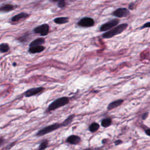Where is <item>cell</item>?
I'll use <instances>...</instances> for the list:
<instances>
[{
    "label": "cell",
    "mask_w": 150,
    "mask_h": 150,
    "mask_svg": "<svg viewBox=\"0 0 150 150\" xmlns=\"http://www.w3.org/2000/svg\"><path fill=\"white\" fill-rule=\"evenodd\" d=\"M128 27L127 24H123L118 26L115 27L114 28H112L111 29L106 32L104 34H103L102 36L103 38L109 39L114 37L117 35H119L123 32Z\"/></svg>",
    "instance_id": "6da1fadb"
},
{
    "label": "cell",
    "mask_w": 150,
    "mask_h": 150,
    "mask_svg": "<svg viewBox=\"0 0 150 150\" xmlns=\"http://www.w3.org/2000/svg\"><path fill=\"white\" fill-rule=\"evenodd\" d=\"M69 102V99L67 97H62L59 98L53 102L48 107V110L52 111L57 109L67 104Z\"/></svg>",
    "instance_id": "7a4b0ae2"
},
{
    "label": "cell",
    "mask_w": 150,
    "mask_h": 150,
    "mask_svg": "<svg viewBox=\"0 0 150 150\" xmlns=\"http://www.w3.org/2000/svg\"><path fill=\"white\" fill-rule=\"evenodd\" d=\"M62 127V124L59 123H55L53 124H51L50 125H48L42 129L40 130L36 134V136L41 137L45 134H49Z\"/></svg>",
    "instance_id": "3957f363"
},
{
    "label": "cell",
    "mask_w": 150,
    "mask_h": 150,
    "mask_svg": "<svg viewBox=\"0 0 150 150\" xmlns=\"http://www.w3.org/2000/svg\"><path fill=\"white\" fill-rule=\"evenodd\" d=\"M119 20L118 19H114L111 21H109V22L105 23L104 24L102 25L100 28V31L104 32V31H108L112 28H114L116 26H117L119 24Z\"/></svg>",
    "instance_id": "277c9868"
},
{
    "label": "cell",
    "mask_w": 150,
    "mask_h": 150,
    "mask_svg": "<svg viewBox=\"0 0 150 150\" xmlns=\"http://www.w3.org/2000/svg\"><path fill=\"white\" fill-rule=\"evenodd\" d=\"M78 25L81 27L89 28L93 27L95 25V21L92 18L85 17L79 21Z\"/></svg>",
    "instance_id": "5b68a950"
},
{
    "label": "cell",
    "mask_w": 150,
    "mask_h": 150,
    "mask_svg": "<svg viewBox=\"0 0 150 150\" xmlns=\"http://www.w3.org/2000/svg\"><path fill=\"white\" fill-rule=\"evenodd\" d=\"M49 31V27L48 24H43L36 27L34 29V32L35 34H39L41 36H46L48 34Z\"/></svg>",
    "instance_id": "8992f818"
},
{
    "label": "cell",
    "mask_w": 150,
    "mask_h": 150,
    "mask_svg": "<svg viewBox=\"0 0 150 150\" xmlns=\"http://www.w3.org/2000/svg\"><path fill=\"white\" fill-rule=\"evenodd\" d=\"M113 15L118 18H123V17H127L130 15L129 11L124 8H120L115 10L113 13Z\"/></svg>",
    "instance_id": "52a82bcc"
},
{
    "label": "cell",
    "mask_w": 150,
    "mask_h": 150,
    "mask_svg": "<svg viewBox=\"0 0 150 150\" xmlns=\"http://www.w3.org/2000/svg\"><path fill=\"white\" fill-rule=\"evenodd\" d=\"M44 88L42 87H39V88H32L28 90H27L25 93V97H31L33 96H35L38 94L41 93L44 90Z\"/></svg>",
    "instance_id": "ba28073f"
},
{
    "label": "cell",
    "mask_w": 150,
    "mask_h": 150,
    "mask_svg": "<svg viewBox=\"0 0 150 150\" xmlns=\"http://www.w3.org/2000/svg\"><path fill=\"white\" fill-rule=\"evenodd\" d=\"M66 141L69 144L76 145L81 142V138L77 135H71L67 138Z\"/></svg>",
    "instance_id": "9c48e42d"
},
{
    "label": "cell",
    "mask_w": 150,
    "mask_h": 150,
    "mask_svg": "<svg viewBox=\"0 0 150 150\" xmlns=\"http://www.w3.org/2000/svg\"><path fill=\"white\" fill-rule=\"evenodd\" d=\"M29 16V14H26L25 13H21L20 14H18L15 16H14L12 19L11 21L13 22H18L19 21L22 20V19H25L27 17H28Z\"/></svg>",
    "instance_id": "30bf717a"
},
{
    "label": "cell",
    "mask_w": 150,
    "mask_h": 150,
    "mask_svg": "<svg viewBox=\"0 0 150 150\" xmlns=\"http://www.w3.org/2000/svg\"><path fill=\"white\" fill-rule=\"evenodd\" d=\"M45 47L42 45H40V46H32V47H30L29 49V52L31 53H40L42 51L44 50L45 49Z\"/></svg>",
    "instance_id": "8fae6325"
},
{
    "label": "cell",
    "mask_w": 150,
    "mask_h": 150,
    "mask_svg": "<svg viewBox=\"0 0 150 150\" xmlns=\"http://www.w3.org/2000/svg\"><path fill=\"white\" fill-rule=\"evenodd\" d=\"M124 100H116L113 102H111L110 104H109V105L108 106V107H107V109L108 110H113L118 106H120V105L122 104V103H123Z\"/></svg>",
    "instance_id": "7c38bea8"
},
{
    "label": "cell",
    "mask_w": 150,
    "mask_h": 150,
    "mask_svg": "<svg viewBox=\"0 0 150 150\" xmlns=\"http://www.w3.org/2000/svg\"><path fill=\"white\" fill-rule=\"evenodd\" d=\"M15 9V7L11 4H6L0 7V11L1 12H10Z\"/></svg>",
    "instance_id": "4fadbf2b"
},
{
    "label": "cell",
    "mask_w": 150,
    "mask_h": 150,
    "mask_svg": "<svg viewBox=\"0 0 150 150\" xmlns=\"http://www.w3.org/2000/svg\"><path fill=\"white\" fill-rule=\"evenodd\" d=\"M45 41L44 38H38L34 41H32L30 45H29V48L32 47V46H40L45 43Z\"/></svg>",
    "instance_id": "5bb4252c"
},
{
    "label": "cell",
    "mask_w": 150,
    "mask_h": 150,
    "mask_svg": "<svg viewBox=\"0 0 150 150\" xmlns=\"http://www.w3.org/2000/svg\"><path fill=\"white\" fill-rule=\"evenodd\" d=\"M54 22L57 24H63L69 22V18L67 17H58L54 20Z\"/></svg>",
    "instance_id": "9a60e30c"
},
{
    "label": "cell",
    "mask_w": 150,
    "mask_h": 150,
    "mask_svg": "<svg viewBox=\"0 0 150 150\" xmlns=\"http://www.w3.org/2000/svg\"><path fill=\"white\" fill-rule=\"evenodd\" d=\"M74 117V115L73 114V115H71L70 116H69L62 124V126H63V127H66L67 125H69L73 121V118Z\"/></svg>",
    "instance_id": "2e32d148"
},
{
    "label": "cell",
    "mask_w": 150,
    "mask_h": 150,
    "mask_svg": "<svg viewBox=\"0 0 150 150\" xmlns=\"http://www.w3.org/2000/svg\"><path fill=\"white\" fill-rule=\"evenodd\" d=\"M10 50V46L7 43H1L0 44V52L6 53Z\"/></svg>",
    "instance_id": "e0dca14e"
},
{
    "label": "cell",
    "mask_w": 150,
    "mask_h": 150,
    "mask_svg": "<svg viewBox=\"0 0 150 150\" xmlns=\"http://www.w3.org/2000/svg\"><path fill=\"white\" fill-rule=\"evenodd\" d=\"M100 126L99 125L97 124V123H94L93 124H92L90 127H89V130L91 131V132H95L96 131H97L99 128Z\"/></svg>",
    "instance_id": "ac0fdd59"
},
{
    "label": "cell",
    "mask_w": 150,
    "mask_h": 150,
    "mask_svg": "<svg viewBox=\"0 0 150 150\" xmlns=\"http://www.w3.org/2000/svg\"><path fill=\"white\" fill-rule=\"evenodd\" d=\"M111 124V120L110 118H106L102 121V125L103 127H107Z\"/></svg>",
    "instance_id": "d6986e66"
},
{
    "label": "cell",
    "mask_w": 150,
    "mask_h": 150,
    "mask_svg": "<svg viewBox=\"0 0 150 150\" xmlns=\"http://www.w3.org/2000/svg\"><path fill=\"white\" fill-rule=\"evenodd\" d=\"M48 145V140H45L44 141L42 142L41 144L39 146V150H45Z\"/></svg>",
    "instance_id": "ffe728a7"
},
{
    "label": "cell",
    "mask_w": 150,
    "mask_h": 150,
    "mask_svg": "<svg viewBox=\"0 0 150 150\" xmlns=\"http://www.w3.org/2000/svg\"><path fill=\"white\" fill-rule=\"evenodd\" d=\"M57 6H58V7L59 8H64L65 7V6H66V3H65V1L59 2V3H57Z\"/></svg>",
    "instance_id": "44dd1931"
},
{
    "label": "cell",
    "mask_w": 150,
    "mask_h": 150,
    "mask_svg": "<svg viewBox=\"0 0 150 150\" xmlns=\"http://www.w3.org/2000/svg\"><path fill=\"white\" fill-rule=\"evenodd\" d=\"M150 28V22H147V23L145 24L144 25H143L141 27V29H144V28Z\"/></svg>",
    "instance_id": "7402d4cb"
},
{
    "label": "cell",
    "mask_w": 150,
    "mask_h": 150,
    "mask_svg": "<svg viewBox=\"0 0 150 150\" xmlns=\"http://www.w3.org/2000/svg\"><path fill=\"white\" fill-rule=\"evenodd\" d=\"M15 144H16V142H14L10 144V145H8L7 146V147L6 148V150H8L9 149H11L12 147H13V146L15 145Z\"/></svg>",
    "instance_id": "603a6c76"
},
{
    "label": "cell",
    "mask_w": 150,
    "mask_h": 150,
    "mask_svg": "<svg viewBox=\"0 0 150 150\" xmlns=\"http://www.w3.org/2000/svg\"><path fill=\"white\" fill-rule=\"evenodd\" d=\"M135 4L134 3H131V4H130V5L128 6V8H129V9L130 10H134V8H135Z\"/></svg>",
    "instance_id": "cb8c5ba5"
},
{
    "label": "cell",
    "mask_w": 150,
    "mask_h": 150,
    "mask_svg": "<svg viewBox=\"0 0 150 150\" xmlns=\"http://www.w3.org/2000/svg\"><path fill=\"white\" fill-rule=\"evenodd\" d=\"M148 113H144V114H143L142 118L143 120H145V119L146 118V117H148Z\"/></svg>",
    "instance_id": "d4e9b609"
},
{
    "label": "cell",
    "mask_w": 150,
    "mask_h": 150,
    "mask_svg": "<svg viewBox=\"0 0 150 150\" xmlns=\"http://www.w3.org/2000/svg\"><path fill=\"white\" fill-rule=\"evenodd\" d=\"M4 142V139L3 138H0V146H1Z\"/></svg>",
    "instance_id": "484cf974"
},
{
    "label": "cell",
    "mask_w": 150,
    "mask_h": 150,
    "mask_svg": "<svg viewBox=\"0 0 150 150\" xmlns=\"http://www.w3.org/2000/svg\"><path fill=\"white\" fill-rule=\"evenodd\" d=\"M122 143V141H121V140H117V141H116V142H115V144L116 145H119V144H121Z\"/></svg>",
    "instance_id": "4316f807"
},
{
    "label": "cell",
    "mask_w": 150,
    "mask_h": 150,
    "mask_svg": "<svg viewBox=\"0 0 150 150\" xmlns=\"http://www.w3.org/2000/svg\"><path fill=\"white\" fill-rule=\"evenodd\" d=\"M145 133H146L148 135L150 136V129H148V130H146L145 131Z\"/></svg>",
    "instance_id": "83f0119b"
},
{
    "label": "cell",
    "mask_w": 150,
    "mask_h": 150,
    "mask_svg": "<svg viewBox=\"0 0 150 150\" xmlns=\"http://www.w3.org/2000/svg\"><path fill=\"white\" fill-rule=\"evenodd\" d=\"M52 1H54V2L59 3V2H60V1H65V0H52Z\"/></svg>",
    "instance_id": "f1b7e54d"
},
{
    "label": "cell",
    "mask_w": 150,
    "mask_h": 150,
    "mask_svg": "<svg viewBox=\"0 0 150 150\" xmlns=\"http://www.w3.org/2000/svg\"><path fill=\"white\" fill-rule=\"evenodd\" d=\"M71 1H76V0H70Z\"/></svg>",
    "instance_id": "f546056e"
},
{
    "label": "cell",
    "mask_w": 150,
    "mask_h": 150,
    "mask_svg": "<svg viewBox=\"0 0 150 150\" xmlns=\"http://www.w3.org/2000/svg\"><path fill=\"white\" fill-rule=\"evenodd\" d=\"M13 64H14V66H16V63H14Z\"/></svg>",
    "instance_id": "4dcf8cb0"
}]
</instances>
